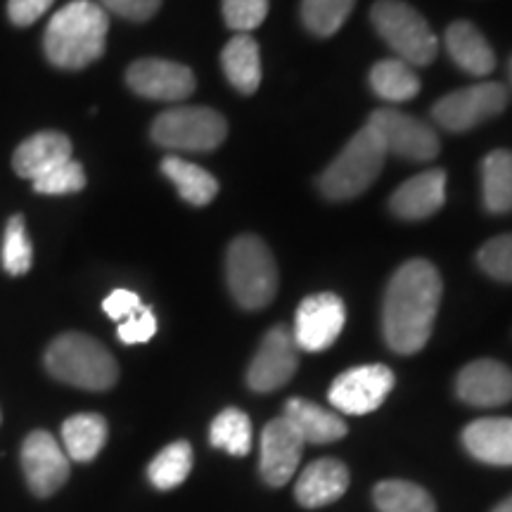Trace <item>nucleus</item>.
<instances>
[{
  "label": "nucleus",
  "instance_id": "f257e3e1",
  "mask_svg": "<svg viewBox=\"0 0 512 512\" xmlns=\"http://www.w3.org/2000/svg\"><path fill=\"white\" fill-rule=\"evenodd\" d=\"M441 290L439 271L425 259L406 261L392 275L382 306V332L389 349L411 356L430 342Z\"/></svg>",
  "mask_w": 512,
  "mask_h": 512
},
{
  "label": "nucleus",
  "instance_id": "f03ea898",
  "mask_svg": "<svg viewBox=\"0 0 512 512\" xmlns=\"http://www.w3.org/2000/svg\"><path fill=\"white\" fill-rule=\"evenodd\" d=\"M110 17L93 0H74L50 19L43 34V50L57 69H86L105 53Z\"/></svg>",
  "mask_w": 512,
  "mask_h": 512
},
{
  "label": "nucleus",
  "instance_id": "7ed1b4c3",
  "mask_svg": "<svg viewBox=\"0 0 512 512\" xmlns=\"http://www.w3.org/2000/svg\"><path fill=\"white\" fill-rule=\"evenodd\" d=\"M46 368L55 380L88 392H105L119 380L114 356L98 339L83 332H64L53 339L46 351Z\"/></svg>",
  "mask_w": 512,
  "mask_h": 512
},
{
  "label": "nucleus",
  "instance_id": "20e7f679",
  "mask_svg": "<svg viewBox=\"0 0 512 512\" xmlns=\"http://www.w3.org/2000/svg\"><path fill=\"white\" fill-rule=\"evenodd\" d=\"M226 278L235 302L247 311L264 309L278 292V266L271 249L256 235H240L230 242Z\"/></svg>",
  "mask_w": 512,
  "mask_h": 512
},
{
  "label": "nucleus",
  "instance_id": "39448f33",
  "mask_svg": "<svg viewBox=\"0 0 512 512\" xmlns=\"http://www.w3.org/2000/svg\"><path fill=\"white\" fill-rule=\"evenodd\" d=\"M384 157H387V152H384L380 138L366 124L323 171L318 181L320 192L335 202L354 200L380 176Z\"/></svg>",
  "mask_w": 512,
  "mask_h": 512
},
{
  "label": "nucleus",
  "instance_id": "423d86ee",
  "mask_svg": "<svg viewBox=\"0 0 512 512\" xmlns=\"http://www.w3.org/2000/svg\"><path fill=\"white\" fill-rule=\"evenodd\" d=\"M370 19L387 46L411 67H425L439 53V41L427 19L403 0H377Z\"/></svg>",
  "mask_w": 512,
  "mask_h": 512
},
{
  "label": "nucleus",
  "instance_id": "0eeeda50",
  "mask_svg": "<svg viewBox=\"0 0 512 512\" xmlns=\"http://www.w3.org/2000/svg\"><path fill=\"white\" fill-rule=\"evenodd\" d=\"M152 140L169 150L211 152L228 136V124L209 107H174L152 121Z\"/></svg>",
  "mask_w": 512,
  "mask_h": 512
},
{
  "label": "nucleus",
  "instance_id": "6e6552de",
  "mask_svg": "<svg viewBox=\"0 0 512 512\" xmlns=\"http://www.w3.org/2000/svg\"><path fill=\"white\" fill-rule=\"evenodd\" d=\"M505 107H508V88L501 83L484 81L444 95L432 107V117L446 131L463 133L479 126L482 121L498 117Z\"/></svg>",
  "mask_w": 512,
  "mask_h": 512
},
{
  "label": "nucleus",
  "instance_id": "1a4fd4ad",
  "mask_svg": "<svg viewBox=\"0 0 512 512\" xmlns=\"http://www.w3.org/2000/svg\"><path fill=\"white\" fill-rule=\"evenodd\" d=\"M368 126L380 138L384 152H392L408 162H432L439 155L437 133L411 114L384 107L370 114Z\"/></svg>",
  "mask_w": 512,
  "mask_h": 512
},
{
  "label": "nucleus",
  "instance_id": "9d476101",
  "mask_svg": "<svg viewBox=\"0 0 512 512\" xmlns=\"http://www.w3.org/2000/svg\"><path fill=\"white\" fill-rule=\"evenodd\" d=\"M347 323V306L332 292L306 297L294 318V342L302 351L318 354L330 349Z\"/></svg>",
  "mask_w": 512,
  "mask_h": 512
},
{
  "label": "nucleus",
  "instance_id": "9b49d317",
  "mask_svg": "<svg viewBox=\"0 0 512 512\" xmlns=\"http://www.w3.org/2000/svg\"><path fill=\"white\" fill-rule=\"evenodd\" d=\"M394 373L387 366H358L342 373L330 387V403L347 415H366L382 406L394 389Z\"/></svg>",
  "mask_w": 512,
  "mask_h": 512
},
{
  "label": "nucleus",
  "instance_id": "f8f14e48",
  "mask_svg": "<svg viewBox=\"0 0 512 512\" xmlns=\"http://www.w3.org/2000/svg\"><path fill=\"white\" fill-rule=\"evenodd\" d=\"M299 366V347L294 342L292 332L278 325L268 330L261 339V347L256 351L247 370V384L254 392H275L285 387L297 373Z\"/></svg>",
  "mask_w": 512,
  "mask_h": 512
},
{
  "label": "nucleus",
  "instance_id": "ddd939ff",
  "mask_svg": "<svg viewBox=\"0 0 512 512\" xmlns=\"http://www.w3.org/2000/svg\"><path fill=\"white\" fill-rule=\"evenodd\" d=\"M22 470L31 494L48 498L67 484L69 458L53 434L36 430L22 444Z\"/></svg>",
  "mask_w": 512,
  "mask_h": 512
},
{
  "label": "nucleus",
  "instance_id": "4468645a",
  "mask_svg": "<svg viewBox=\"0 0 512 512\" xmlns=\"http://www.w3.org/2000/svg\"><path fill=\"white\" fill-rule=\"evenodd\" d=\"M126 83L133 93L162 102H181L195 93L192 69L159 57L133 62L126 72Z\"/></svg>",
  "mask_w": 512,
  "mask_h": 512
},
{
  "label": "nucleus",
  "instance_id": "2eb2a0df",
  "mask_svg": "<svg viewBox=\"0 0 512 512\" xmlns=\"http://www.w3.org/2000/svg\"><path fill=\"white\" fill-rule=\"evenodd\" d=\"M306 441L285 415L268 422L261 434V477L268 486H285L297 472Z\"/></svg>",
  "mask_w": 512,
  "mask_h": 512
},
{
  "label": "nucleus",
  "instance_id": "dca6fc26",
  "mask_svg": "<svg viewBox=\"0 0 512 512\" xmlns=\"http://www.w3.org/2000/svg\"><path fill=\"white\" fill-rule=\"evenodd\" d=\"M456 394L475 408H498L512 401V370L494 358L467 363L458 373Z\"/></svg>",
  "mask_w": 512,
  "mask_h": 512
},
{
  "label": "nucleus",
  "instance_id": "f3484780",
  "mask_svg": "<svg viewBox=\"0 0 512 512\" xmlns=\"http://www.w3.org/2000/svg\"><path fill=\"white\" fill-rule=\"evenodd\" d=\"M446 200V171L427 169L422 174L408 178L394 190L389 209L403 221H422L444 207Z\"/></svg>",
  "mask_w": 512,
  "mask_h": 512
},
{
  "label": "nucleus",
  "instance_id": "a211bd4d",
  "mask_svg": "<svg viewBox=\"0 0 512 512\" xmlns=\"http://www.w3.org/2000/svg\"><path fill=\"white\" fill-rule=\"evenodd\" d=\"M349 489V470L347 465L339 463L335 458H320L306 467L299 475L294 494H297L299 505L316 510L323 505H330L344 496Z\"/></svg>",
  "mask_w": 512,
  "mask_h": 512
},
{
  "label": "nucleus",
  "instance_id": "6ab92c4d",
  "mask_svg": "<svg viewBox=\"0 0 512 512\" xmlns=\"http://www.w3.org/2000/svg\"><path fill=\"white\" fill-rule=\"evenodd\" d=\"M72 159V140L60 131H41L24 140L12 157V169L17 176L36 181L57 164Z\"/></svg>",
  "mask_w": 512,
  "mask_h": 512
},
{
  "label": "nucleus",
  "instance_id": "aec40b11",
  "mask_svg": "<svg viewBox=\"0 0 512 512\" xmlns=\"http://www.w3.org/2000/svg\"><path fill=\"white\" fill-rule=\"evenodd\" d=\"M446 50L451 55V60L458 64L463 72L470 76H489L496 69V55L494 48L489 46L482 31H479L472 22H453L451 27L446 29Z\"/></svg>",
  "mask_w": 512,
  "mask_h": 512
},
{
  "label": "nucleus",
  "instance_id": "412c9836",
  "mask_svg": "<svg viewBox=\"0 0 512 512\" xmlns=\"http://www.w3.org/2000/svg\"><path fill=\"white\" fill-rule=\"evenodd\" d=\"M463 444L479 463L512 465V418H482L463 430Z\"/></svg>",
  "mask_w": 512,
  "mask_h": 512
},
{
  "label": "nucleus",
  "instance_id": "4be33fe9",
  "mask_svg": "<svg viewBox=\"0 0 512 512\" xmlns=\"http://www.w3.org/2000/svg\"><path fill=\"white\" fill-rule=\"evenodd\" d=\"M285 418L302 434L306 444H332L347 434V422L337 413L306 399H290L285 403Z\"/></svg>",
  "mask_w": 512,
  "mask_h": 512
},
{
  "label": "nucleus",
  "instance_id": "5701e85b",
  "mask_svg": "<svg viewBox=\"0 0 512 512\" xmlns=\"http://www.w3.org/2000/svg\"><path fill=\"white\" fill-rule=\"evenodd\" d=\"M221 64L230 86L245 95L256 93L261 83V53L252 36L238 34L230 38L221 53Z\"/></svg>",
  "mask_w": 512,
  "mask_h": 512
},
{
  "label": "nucleus",
  "instance_id": "b1692460",
  "mask_svg": "<svg viewBox=\"0 0 512 512\" xmlns=\"http://www.w3.org/2000/svg\"><path fill=\"white\" fill-rule=\"evenodd\" d=\"M62 444L69 460L91 463L107 444V420L98 413H79L64 420Z\"/></svg>",
  "mask_w": 512,
  "mask_h": 512
},
{
  "label": "nucleus",
  "instance_id": "393cba45",
  "mask_svg": "<svg viewBox=\"0 0 512 512\" xmlns=\"http://www.w3.org/2000/svg\"><path fill=\"white\" fill-rule=\"evenodd\" d=\"M162 171L171 183L176 185L178 195L192 207H204L216 197L219 192V181L209 174L202 166L185 162L181 157H164Z\"/></svg>",
  "mask_w": 512,
  "mask_h": 512
},
{
  "label": "nucleus",
  "instance_id": "a878e982",
  "mask_svg": "<svg viewBox=\"0 0 512 512\" xmlns=\"http://www.w3.org/2000/svg\"><path fill=\"white\" fill-rule=\"evenodd\" d=\"M482 197L489 214L512 211V150H494L484 157Z\"/></svg>",
  "mask_w": 512,
  "mask_h": 512
},
{
  "label": "nucleus",
  "instance_id": "bb28decb",
  "mask_svg": "<svg viewBox=\"0 0 512 512\" xmlns=\"http://www.w3.org/2000/svg\"><path fill=\"white\" fill-rule=\"evenodd\" d=\"M370 88L387 102H408L420 93V79L403 60H382L370 69Z\"/></svg>",
  "mask_w": 512,
  "mask_h": 512
},
{
  "label": "nucleus",
  "instance_id": "cd10ccee",
  "mask_svg": "<svg viewBox=\"0 0 512 512\" xmlns=\"http://www.w3.org/2000/svg\"><path fill=\"white\" fill-rule=\"evenodd\" d=\"M192 470V446L188 441H174L157 453L150 467L147 479L159 491H171L188 479Z\"/></svg>",
  "mask_w": 512,
  "mask_h": 512
},
{
  "label": "nucleus",
  "instance_id": "c85d7f7f",
  "mask_svg": "<svg viewBox=\"0 0 512 512\" xmlns=\"http://www.w3.org/2000/svg\"><path fill=\"white\" fill-rule=\"evenodd\" d=\"M380 512H437L434 498L425 489L403 479H387L373 491Z\"/></svg>",
  "mask_w": 512,
  "mask_h": 512
},
{
  "label": "nucleus",
  "instance_id": "c756f323",
  "mask_svg": "<svg viewBox=\"0 0 512 512\" xmlns=\"http://www.w3.org/2000/svg\"><path fill=\"white\" fill-rule=\"evenodd\" d=\"M209 441L230 456H247L252 448V420L240 408H226L211 422Z\"/></svg>",
  "mask_w": 512,
  "mask_h": 512
},
{
  "label": "nucleus",
  "instance_id": "7c9ffc66",
  "mask_svg": "<svg viewBox=\"0 0 512 512\" xmlns=\"http://www.w3.org/2000/svg\"><path fill=\"white\" fill-rule=\"evenodd\" d=\"M356 0H302L304 27L320 38H328L342 29Z\"/></svg>",
  "mask_w": 512,
  "mask_h": 512
},
{
  "label": "nucleus",
  "instance_id": "2f4dec72",
  "mask_svg": "<svg viewBox=\"0 0 512 512\" xmlns=\"http://www.w3.org/2000/svg\"><path fill=\"white\" fill-rule=\"evenodd\" d=\"M0 259H3L5 273L15 275V278L17 275H24L31 271V264H34V247H31L22 214L12 216L8 226H5L3 252H0Z\"/></svg>",
  "mask_w": 512,
  "mask_h": 512
},
{
  "label": "nucleus",
  "instance_id": "473e14b6",
  "mask_svg": "<svg viewBox=\"0 0 512 512\" xmlns=\"http://www.w3.org/2000/svg\"><path fill=\"white\" fill-rule=\"evenodd\" d=\"M83 188H86V171L74 159L53 166L34 181V190L41 195H72V192H81Z\"/></svg>",
  "mask_w": 512,
  "mask_h": 512
},
{
  "label": "nucleus",
  "instance_id": "72a5a7b5",
  "mask_svg": "<svg viewBox=\"0 0 512 512\" xmlns=\"http://www.w3.org/2000/svg\"><path fill=\"white\" fill-rule=\"evenodd\" d=\"M477 264L494 280L512 283V233L486 242L477 252Z\"/></svg>",
  "mask_w": 512,
  "mask_h": 512
},
{
  "label": "nucleus",
  "instance_id": "f704fd0d",
  "mask_svg": "<svg viewBox=\"0 0 512 512\" xmlns=\"http://www.w3.org/2000/svg\"><path fill=\"white\" fill-rule=\"evenodd\" d=\"M268 15V0H223V19L233 31L247 34Z\"/></svg>",
  "mask_w": 512,
  "mask_h": 512
},
{
  "label": "nucleus",
  "instance_id": "c9c22d12",
  "mask_svg": "<svg viewBox=\"0 0 512 512\" xmlns=\"http://www.w3.org/2000/svg\"><path fill=\"white\" fill-rule=\"evenodd\" d=\"M157 332V316L150 306H143L136 316L126 318L124 323H119L117 335L124 344H145L155 337Z\"/></svg>",
  "mask_w": 512,
  "mask_h": 512
},
{
  "label": "nucleus",
  "instance_id": "e433bc0d",
  "mask_svg": "<svg viewBox=\"0 0 512 512\" xmlns=\"http://www.w3.org/2000/svg\"><path fill=\"white\" fill-rule=\"evenodd\" d=\"M102 8L128 22H147L162 8V0H100Z\"/></svg>",
  "mask_w": 512,
  "mask_h": 512
},
{
  "label": "nucleus",
  "instance_id": "4c0bfd02",
  "mask_svg": "<svg viewBox=\"0 0 512 512\" xmlns=\"http://www.w3.org/2000/svg\"><path fill=\"white\" fill-rule=\"evenodd\" d=\"M53 3L55 0H8V17L15 27H31Z\"/></svg>",
  "mask_w": 512,
  "mask_h": 512
},
{
  "label": "nucleus",
  "instance_id": "58836bf2",
  "mask_svg": "<svg viewBox=\"0 0 512 512\" xmlns=\"http://www.w3.org/2000/svg\"><path fill=\"white\" fill-rule=\"evenodd\" d=\"M143 302H140V297L136 292L131 290H114L110 297H105V302H102V311L107 313L112 320H121L124 323L126 318L136 316V313L143 309Z\"/></svg>",
  "mask_w": 512,
  "mask_h": 512
},
{
  "label": "nucleus",
  "instance_id": "ea45409f",
  "mask_svg": "<svg viewBox=\"0 0 512 512\" xmlns=\"http://www.w3.org/2000/svg\"><path fill=\"white\" fill-rule=\"evenodd\" d=\"M491 512H512V496H508V498H505V501L498 503Z\"/></svg>",
  "mask_w": 512,
  "mask_h": 512
},
{
  "label": "nucleus",
  "instance_id": "a19ab883",
  "mask_svg": "<svg viewBox=\"0 0 512 512\" xmlns=\"http://www.w3.org/2000/svg\"><path fill=\"white\" fill-rule=\"evenodd\" d=\"M508 74H510V83H512V57H510V62H508Z\"/></svg>",
  "mask_w": 512,
  "mask_h": 512
},
{
  "label": "nucleus",
  "instance_id": "79ce46f5",
  "mask_svg": "<svg viewBox=\"0 0 512 512\" xmlns=\"http://www.w3.org/2000/svg\"><path fill=\"white\" fill-rule=\"evenodd\" d=\"M0 420H3V415H0Z\"/></svg>",
  "mask_w": 512,
  "mask_h": 512
}]
</instances>
